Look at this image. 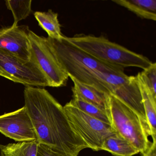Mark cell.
<instances>
[{
    "instance_id": "1",
    "label": "cell",
    "mask_w": 156,
    "mask_h": 156,
    "mask_svg": "<svg viewBox=\"0 0 156 156\" xmlns=\"http://www.w3.org/2000/svg\"><path fill=\"white\" fill-rule=\"evenodd\" d=\"M24 97L38 143L72 156L89 148L72 128L63 107L47 90L25 87Z\"/></svg>"
},
{
    "instance_id": "2",
    "label": "cell",
    "mask_w": 156,
    "mask_h": 156,
    "mask_svg": "<svg viewBox=\"0 0 156 156\" xmlns=\"http://www.w3.org/2000/svg\"><path fill=\"white\" fill-rule=\"evenodd\" d=\"M64 36L61 40L48 37L47 40L69 77L104 93L102 83L106 73L124 72V68L104 63L93 58L68 42Z\"/></svg>"
},
{
    "instance_id": "3",
    "label": "cell",
    "mask_w": 156,
    "mask_h": 156,
    "mask_svg": "<svg viewBox=\"0 0 156 156\" xmlns=\"http://www.w3.org/2000/svg\"><path fill=\"white\" fill-rule=\"evenodd\" d=\"M64 37L74 46L104 63L124 69L136 67L144 70L152 63L146 56L110 41L103 36L80 34Z\"/></svg>"
},
{
    "instance_id": "4",
    "label": "cell",
    "mask_w": 156,
    "mask_h": 156,
    "mask_svg": "<svg viewBox=\"0 0 156 156\" xmlns=\"http://www.w3.org/2000/svg\"><path fill=\"white\" fill-rule=\"evenodd\" d=\"M108 114L111 125L117 133L129 141L142 154L152 144L147 120L112 95H108Z\"/></svg>"
},
{
    "instance_id": "5",
    "label": "cell",
    "mask_w": 156,
    "mask_h": 156,
    "mask_svg": "<svg viewBox=\"0 0 156 156\" xmlns=\"http://www.w3.org/2000/svg\"><path fill=\"white\" fill-rule=\"evenodd\" d=\"M63 108L72 128L94 151L102 150L105 139L116 133L110 124L85 114L69 102Z\"/></svg>"
},
{
    "instance_id": "6",
    "label": "cell",
    "mask_w": 156,
    "mask_h": 156,
    "mask_svg": "<svg viewBox=\"0 0 156 156\" xmlns=\"http://www.w3.org/2000/svg\"><path fill=\"white\" fill-rule=\"evenodd\" d=\"M0 76L26 87H49L46 77L33 59L25 61L1 49Z\"/></svg>"
},
{
    "instance_id": "7",
    "label": "cell",
    "mask_w": 156,
    "mask_h": 156,
    "mask_svg": "<svg viewBox=\"0 0 156 156\" xmlns=\"http://www.w3.org/2000/svg\"><path fill=\"white\" fill-rule=\"evenodd\" d=\"M31 58L34 60L49 83V87L66 85L69 76L57 60L47 38L40 36L29 30Z\"/></svg>"
},
{
    "instance_id": "8",
    "label": "cell",
    "mask_w": 156,
    "mask_h": 156,
    "mask_svg": "<svg viewBox=\"0 0 156 156\" xmlns=\"http://www.w3.org/2000/svg\"><path fill=\"white\" fill-rule=\"evenodd\" d=\"M0 132L19 142L37 140L32 122L24 106L0 115Z\"/></svg>"
},
{
    "instance_id": "9",
    "label": "cell",
    "mask_w": 156,
    "mask_h": 156,
    "mask_svg": "<svg viewBox=\"0 0 156 156\" xmlns=\"http://www.w3.org/2000/svg\"><path fill=\"white\" fill-rule=\"evenodd\" d=\"M27 26H12L0 29V49L7 51L17 57L30 61V44Z\"/></svg>"
},
{
    "instance_id": "10",
    "label": "cell",
    "mask_w": 156,
    "mask_h": 156,
    "mask_svg": "<svg viewBox=\"0 0 156 156\" xmlns=\"http://www.w3.org/2000/svg\"><path fill=\"white\" fill-rule=\"evenodd\" d=\"M136 77L142 98L146 119L150 129L151 136L152 140H156V97L153 95L140 73H138Z\"/></svg>"
},
{
    "instance_id": "11",
    "label": "cell",
    "mask_w": 156,
    "mask_h": 156,
    "mask_svg": "<svg viewBox=\"0 0 156 156\" xmlns=\"http://www.w3.org/2000/svg\"><path fill=\"white\" fill-rule=\"evenodd\" d=\"M69 77L73 83L74 86L72 88L73 92L77 94L85 101L105 111L109 116L108 102V94L101 92L94 87L81 83L72 76Z\"/></svg>"
},
{
    "instance_id": "12",
    "label": "cell",
    "mask_w": 156,
    "mask_h": 156,
    "mask_svg": "<svg viewBox=\"0 0 156 156\" xmlns=\"http://www.w3.org/2000/svg\"><path fill=\"white\" fill-rule=\"evenodd\" d=\"M113 2L141 19L156 20V0H116Z\"/></svg>"
},
{
    "instance_id": "13",
    "label": "cell",
    "mask_w": 156,
    "mask_h": 156,
    "mask_svg": "<svg viewBox=\"0 0 156 156\" xmlns=\"http://www.w3.org/2000/svg\"><path fill=\"white\" fill-rule=\"evenodd\" d=\"M102 149L110 152L115 156H132L140 153L129 141L117 133L105 139Z\"/></svg>"
},
{
    "instance_id": "14",
    "label": "cell",
    "mask_w": 156,
    "mask_h": 156,
    "mask_svg": "<svg viewBox=\"0 0 156 156\" xmlns=\"http://www.w3.org/2000/svg\"><path fill=\"white\" fill-rule=\"evenodd\" d=\"M34 16L40 27L47 33L48 37L56 40H61L62 38L63 35L61 31L57 13L49 10L47 12H36Z\"/></svg>"
},
{
    "instance_id": "15",
    "label": "cell",
    "mask_w": 156,
    "mask_h": 156,
    "mask_svg": "<svg viewBox=\"0 0 156 156\" xmlns=\"http://www.w3.org/2000/svg\"><path fill=\"white\" fill-rule=\"evenodd\" d=\"M73 93V98L69 102L70 104L85 114L111 125L110 119L105 112L85 101L74 92Z\"/></svg>"
},
{
    "instance_id": "16",
    "label": "cell",
    "mask_w": 156,
    "mask_h": 156,
    "mask_svg": "<svg viewBox=\"0 0 156 156\" xmlns=\"http://www.w3.org/2000/svg\"><path fill=\"white\" fill-rule=\"evenodd\" d=\"M38 144L37 140L9 143L3 147L2 156H36Z\"/></svg>"
},
{
    "instance_id": "17",
    "label": "cell",
    "mask_w": 156,
    "mask_h": 156,
    "mask_svg": "<svg viewBox=\"0 0 156 156\" xmlns=\"http://www.w3.org/2000/svg\"><path fill=\"white\" fill-rule=\"evenodd\" d=\"M31 0L6 1L8 9L11 11L14 18L12 26L18 25V22L26 19L31 12Z\"/></svg>"
},
{
    "instance_id": "18",
    "label": "cell",
    "mask_w": 156,
    "mask_h": 156,
    "mask_svg": "<svg viewBox=\"0 0 156 156\" xmlns=\"http://www.w3.org/2000/svg\"><path fill=\"white\" fill-rule=\"evenodd\" d=\"M146 84L153 95L156 97V63H152L150 66L140 72Z\"/></svg>"
},
{
    "instance_id": "19",
    "label": "cell",
    "mask_w": 156,
    "mask_h": 156,
    "mask_svg": "<svg viewBox=\"0 0 156 156\" xmlns=\"http://www.w3.org/2000/svg\"><path fill=\"white\" fill-rule=\"evenodd\" d=\"M36 156H72L54 150L44 144H38Z\"/></svg>"
},
{
    "instance_id": "20",
    "label": "cell",
    "mask_w": 156,
    "mask_h": 156,
    "mask_svg": "<svg viewBox=\"0 0 156 156\" xmlns=\"http://www.w3.org/2000/svg\"><path fill=\"white\" fill-rule=\"evenodd\" d=\"M152 144L143 156H156V140H153Z\"/></svg>"
},
{
    "instance_id": "21",
    "label": "cell",
    "mask_w": 156,
    "mask_h": 156,
    "mask_svg": "<svg viewBox=\"0 0 156 156\" xmlns=\"http://www.w3.org/2000/svg\"><path fill=\"white\" fill-rule=\"evenodd\" d=\"M4 145L0 144V156H2V150Z\"/></svg>"
}]
</instances>
